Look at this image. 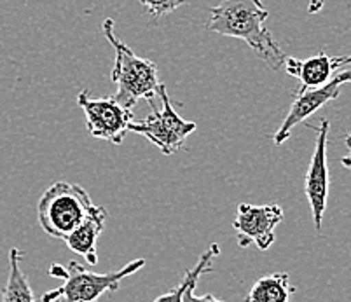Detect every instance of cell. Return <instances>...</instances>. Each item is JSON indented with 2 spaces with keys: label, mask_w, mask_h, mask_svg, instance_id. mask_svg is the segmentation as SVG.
<instances>
[{
  "label": "cell",
  "mask_w": 351,
  "mask_h": 302,
  "mask_svg": "<svg viewBox=\"0 0 351 302\" xmlns=\"http://www.w3.org/2000/svg\"><path fill=\"white\" fill-rule=\"evenodd\" d=\"M220 255V248L219 244L213 243L210 244V248L206 250L203 255L199 257V260H197V264L194 266V269H187V287L186 290H184V295H182V302H224L220 301V299L213 297V295L206 294V295H196L194 294V288H196L197 281H199L201 275H205V273L212 271L213 269V260H215V257Z\"/></svg>",
  "instance_id": "cell-14"
},
{
  "label": "cell",
  "mask_w": 351,
  "mask_h": 302,
  "mask_svg": "<svg viewBox=\"0 0 351 302\" xmlns=\"http://www.w3.org/2000/svg\"><path fill=\"white\" fill-rule=\"evenodd\" d=\"M105 218H107V210L104 206L95 205L88 213V217L63 240L72 252L84 257L89 266H95L98 262L97 241L105 227Z\"/></svg>",
  "instance_id": "cell-11"
},
{
  "label": "cell",
  "mask_w": 351,
  "mask_h": 302,
  "mask_svg": "<svg viewBox=\"0 0 351 302\" xmlns=\"http://www.w3.org/2000/svg\"><path fill=\"white\" fill-rule=\"evenodd\" d=\"M187 279L189 278H187V273H186V276H184V279H182L180 285H177L173 290L159 295L154 302H182V295H184V290H186V287H187Z\"/></svg>",
  "instance_id": "cell-16"
},
{
  "label": "cell",
  "mask_w": 351,
  "mask_h": 302,
  "mask_svg": "<svg viewBox=\"0 0 351 302\" xmlns=\"http://www.w3.org/2000/svg\"><path fill=\"white\" fill-rule=\"evenodd\" d=\"M343 65H351V55L343 56Z\"/></svg>",
  "instance_id": "cell-19"
},
{
  "label": "cell",
  "mask_w": 351,
  "mask_h": 302,
  "mask_svg": "<svg viewBox=\"0 0 351 302\" xmlns=\"http://www.w3.org/2000/svg\"><path fill=\"white\" fill-rule=\"evenodd\" d=\"M77 105L86 116V126L93 138L107 140L114 145L123 144L128 124L133 121V112L124 109L112 97L91 98L89 91L79 93Z\"/></svg>",
  "instance_id": "cell-6"
},
{
  "label": "cell",
  "mask_w": 351,
  "mask_h": 302,
  "mask_svg": "<svg viewBox=\"0 0 351 302\" xmlns=\"http://www.w3.org/2000/svg\"><path fill=\"white\" fill-rule=\"evenodd\" d=\"M283 66L287 74L301 81L299 90H315L327 84L336 75L339 66H343V56H328L325 51H320L317 56L308 60L287 58Z\"/></svg>",
  "instance_id": "cell-10"
},
{
  "label": "cell",
  "mask_w": 351,
  "mask_h": 302,
  "mask_svg": "<svg viewBox=\"0 0 351 302\" xmlns=\"http://www.w3.org/2000/svg\"><path fill=\"white\" fill-rule=\"evenodd\" d=\"M295 288L290 285L289 273L263 276L252 285L245 302H289Z\"/></svg>",
  "instance_id": "cell-13"
},
{
  "label": "cell",
  "mask_w": 351,
  "mask_h": 302,
  "mask_svg": "<svg viewBox=\"0 0 351 302\" xmlns=\"http://www.w3.org/2000/svg\"><path fill=\"white\" fill-rule=\"evenodd\" d=\"M283 221V210L276 203L269 205H248V203H239L236 208L232 229L236 233V240L241 248H247L250 244L266 252L271 244L276 240V227Z\"/></svg>",
  "instance_id": "cell-7"
},
{
  "label": "cell",
  "mask_w": 351,
  "mask_h": 302,
  "mask_svg": "<svg viewBox=\"0 0 351 302\" xmlns=\"http://www.w3.org/2000/svg\"><path fill=\"white\" fill-rule=\"evenodd\" d=\"M324 2L325 0H309V4H308L309 14H317V12H320L322 8H324Z\"/></svg>",
  "instance_id": "cell-18"
},
{
  "label": "cell",
  "mask_w": 351,
  "mask_h": 302,
  "mask_svg": "<svg viewBox=\"0 0 351 302\" xmlns=\"http://www.w3.org/2000/svg\"><path fill=\"white\" fill-rule=\"evenodd\" d=\"M348 82H351V70H344L341 74H336L327 84L320 86V88H315V90H299L295 93L292 105H290L289 114L283 119L282 126L273 135L274 145L285 144L287 138L292 135V129L298 124L304 123L309 116H313L317 110H320L328 101L336 100L341 95V86L348 84Z\"/></svg>",
  "instance_id": "cell-8"
},
{
  "label": "cell",
  "mask_w": 351,
  "mask_h": 302,
  "mask_svg": "<svg viewBox=\"0 0 351 302\" xmlns=\"http://www.w3.org/2000/svg\"><path fill=\"white\" fill-rule=\"evenodd\" d=\"M344 142H346L348 155H344V158L341 159V164H343L344 168H350V170H351V131L348 133L346 138H344Z\"/></svg>",
  "instance_id": "cell-17"
},
{
  "label": "cell",
  "mask_w": 351,
  "mask_h": 302,
  "mask_svg": "<svg viewBox=\"0 0 351 302\" xmlns=\"http://www.w3.org/2000/svg\"><path fill=\"white\" fill-rule=\"evenodd\" d=\"M158 97L161 100V109L152 103L151 116L142 121H132L128 124V131L138 133L152 142L162 154L171 155L184 147L187 136L196 131L197 126L196 123L186 121L175 112V107L166 95L165 84H159Z\"/></svg>",
  "instance_id": "cell-5"
},
{
  "label": "cell",
  "mask_w": 351,
  "mask_h": 302,
  "mask_svg": "<svg viewBox=\"0 0 351 302\" xmlns=\"http://www.w3.org/2000/svg\"><path fill=\"white\" fill-rule=\"evenodd\" d=\"M140 2L147 9V12L151 14L154 23H158L165 14H170L180 5L187 4V0H140Z\"/></svg>",
  "instance_id": "cell-15"
},
{
  "label": "cell",
  "mask_w": 351,
  "mask_h": 302,
  "mask_svg": "<svg viewBox=\"0 0 351 302\" xmlns=\"http://www.w3.org/2000/svg\"><path fill=\"white\" fill-rule=\"evenodd\" d=\"M104 34L116 51L112 81L116 82L117 90L112 97L114 100L121 107L130 110L135 107L140 98H145L149 105L154 103V97L158 95V88L161 84L158 77V65L151 60L136 56L132 47L117 39L114 32V20L110 18L104 21Z\"/></svg>",
  "instance_id": "cell-2"
},
{
  "label": "cell",
  "mask_w": 351,
  "mask_h": 302,
  "mask_svg": "<svg viewBox=\"0 0 351 302\" xmlns=\"http://www.w3.org/2000/svg\"><path fill=\"white\" fill-rule=\"evenodd\" d=\"M145 266V259H136L126 264L124 268L114 273H91L79 264L77 260L69 262V266L51 264L49 275L53 278L63 279L60 288L46 292L40 301L43 302H98L105 292H117L121 281L128 276L135 275Z\"/></svg>",
  "instance_id": "cell-3"
},
{
  "label": "cell",
  "mask_w": 351,
  "mask_h": 302,
  "mask_svg": "<svg viewBox=\"0 0 351 302\" xmlns=\"http://www.w3.org/2000/svg\"><path fill=\"white\" fill-rule=\"evenodd\" d=\"M267 18L269 12L261 0H222L210 9V20L205 28L224 37L241 39L261 62L271 70H280L287 56L266 28Z\"/></svg>",
  "instance_id": "cell-1"
},
{
  "label": "cell",
  "mask_w": 351,
  "mask_h": 302,
  "mask_svg": "<svg viewBox=\"0 0 351 302\" xmlns=\"http://www.w3.org/2000/svg\"><path fill=\"white\" fill-rule=\"evenodd\" d=\"M95 203L77 184L54 182L37 203L40 227L49 236L65 240L91 212Z\"/></svg>",
  "instance_id": "cell-4"
},
{
  "label": "cell",
  "mask_w": 351,
  "mask_h": 302,
  "mask_svg": "<svg viewBox=\"0 0 351 302\" xmlns=\"http://www.w3.org/2000/svg\"><path fill=\"white\" fill-rule=\"evenodd\" d=\"M309 128L317 133V142H315V152L311 155V163H309L304 179V192L311 206L315 229L320 233L325 208H327L328 184H330L327 164V138L330 131V123L327 119H320V126H309Z\"/></svg>",
  "instance_id": "cell-9"
},
{
  "label": "cell",
  "mask_w": 351,
  "mask_h": 302,
  "mask_svg": "<svg viewBox=\"0 0 351 302\" xmlns=\"http://www.w3.org/2000/svg\"><path fill=\"white\" fill-rule=\"evenodd\" d=\"M21 259L23 252L12 247L9 250V276L5 287L2 288V302H37L30 281L21 269Z\"/></svg>",
  "instance_id": "cell-12"
}]
</instances>
